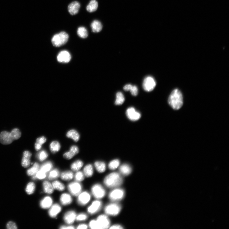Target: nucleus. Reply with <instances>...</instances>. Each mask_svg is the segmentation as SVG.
I'll return each instance as SVG.
<instances>
[{
	"mask_svg": "<svg viewBox=\"0 0 229 229\" xmlns=\"http://www.w3.org/2000/svg\"><path fill=\"white\" fill-rule=\"evenodd\" d=\"M115 104L116 105H122L125 101V98L123 94L120 92H118L116 95Z\"/></svg>",
	"mask_w": 229,
	"mask_h": 229,
	"instance_id": "nucleus-34",
	"label": "nucleus"
},
{
	"mask_svg": "<svg viewBox=\"0 0 229 229\" xmlns=\"http://www.w3.org/2000/svg\"><path fill=\"white\" fill-rule=\"evenodd\" d=\"M10 134L14 141L20 138L21 135L20 130L17 128L13 129L10 132Z\"/></svg>",
	"mask_w": 229,
	"mask_h": 229,
	"instance_id": "nucleus-38",
	"label": "nucleus"
},
{
	"mask_svg": "<svg viewBox=\"0 0 229 229\" xmlns=\"http://www.w3.org/2000/svg\"><path fill=\"white\" fill-rule=\"evenodd\" d=\"M89 227L92 229H99L98 225L96 220H92L89 223Z\"/></svg>",
	"mask_w": 229,
	"mask_h": 229,
	"instance_id": "nucleus-45",
	"label": "nucleus"
},
{
	"mask_svg": "<svg viewBox=\"0 0 229 229\" xmlns=\"http://www.w3.org/2000/svg\"><path fill=\"white\" fill-rule=\"evenodd\" d=\"M46 177V173L39 169L36 174L33 176V179H38L39 180L44 179Z\"/></svg>",
	"mask_w": 229,
	"mask_h": 229,
	"instance_id": "nucleus-39",
	"label": "nucleus"
},
{
	"mask_svg": "<svg viewBox=\"0 0 229 229\" xmlns=\"http://www.w3.org/2000/svg\"><path fill=\"white\" fill-rule=\"evenodd\" d=\"M42 145L37 142L35 143V149L37 151L40 150L42 148Z\"/></svg>",
	"mask_w": 229,
	"mask_h": 229,
	"instance_id": "nucleus-50",
	"label": "nucleus"
},
{
	"mask_svg": "<svg viewBox=\"0 0 229 229\" xmlns=\"http://www.w3.org/2000/svg\"><path fill=\"white\" fill-rule=\"evenodd\" d=\"M83 163L81 160H77L73 163L71 165V168L74 172H78L83 167Z\"/></svg>",
	"mask_w": 229,
	"mask_h": 229,
	"instance_id": "nucleus-28",
	"label": "nucleus"
},
{
	"mask_svg": "<svg viewBox=\"0 0 229 229\" xmlns=\"http://www.w3.org/2000/svg\"><path fill=\"white\" fill-rule=\"evenodd\" d=\"M91 199V196L90 194L87 192L85 191L81 193L78 195V202L80 205L84 206L87 204Z\"/></svg>",
	"mask_w": 229,
	"mask_h": 229,
	"instance_id": "nucleus-10",
	"label": "nucleus"
},
{
	"mask_svg": "<svg viewBox=\"0 0 229 229\" xmlns=\"http://www.w3.org/2000/svg\"><path fill=\"white\" fill-rule=\"evenodd\" d=\"M48 155L47 152L44 150L41 151L38 155L39 160L41 161L45 160L48 157Z\"/></svg>",
	"mask_w": 229,
	"mask_h": 229,
	"instance_id": "nucleus-43",
	"label": "nucleus"
},
{
	"mask_svg": "<svg viewBox=\"0 0 229 229\" xmlns=\"http://www.w3.org/2000/svg\"><path fill=\"white\" fill-rule=\"evenodd\" d=\"M183 102V96L181 91L177 89H174L169 96V105L173 109L178 110L182 106Z\"/></svg>",
	"mask_w": 229,
	"mask_h": 229,
	"instance_id": "nucleus-1",
	"label": "nucleus"
},
{
	"mask_svg": "<svg viewBox=\"0 0 229 229\" xmlns=\"http://www.w3.org/2000/svg\"><path fill=\"white\" fill-rule=\"evenodd\" d=\"M7 227L8 229H16L17 228L15 223L12 222H10L7 224Z\"/></svg>",
	"mask_w": 229,
	"mask_h": 229,
	"instance_id": "nucleus-48",
	"label": "nucleus"
},
{
	"mask_svg": "<svg viewBox=\"0 0 229 229\" xmlns=\"http://www.w3.org/2000/svg\"><path fill=\"white\" fill-rule=\"evenodd\" d=\"M120 207L116 204H112L107 206L105 209V213L108 214L116 215L120 211Z\"/></svg>",
	"mask_w": 229,
	"mask_h": 229,
	"instance_id": "nucleus-9",
	"label": "nucleus"
},
{
	"mask_svg": "<svg viewBox=\"0 0 229 229\" xmlns=\"http://www.w3.org/2000/svg\"><path fill=\"white\" fill-rule=\"evenodd\" d=\"M61 148L60 143L57 141H54L50 145V149L51 151L53 153L58 152Z\"/></svg>",
	"mask_w": 229,
	"mask_h": 229,
	"instance_id": "nucleus-32",
	"label": "nucleus"
},
{
	"mask_svg": "<svg viewBox=\"0 0 229 229\" xmlns=\"http://www.w3.org/2000/svg\"><path fill=\"white\" fill-rule=\"evenodd\" d=\"M60 176L59 171L57 169H54L50 171L48 175V179L52 180L57 179Z\"/></svg>",
	"mask_w": 229,
	"mask_h": 229,
	"instance_id": "nucleus-37",
	"label": "nucleus"
},
{
	"mask_svg": "<svg viewBox=\"0 0 229 229\" xmlns=\"http://www.w3.org/2000/svg\"><path fill=\"white\" fill-rule=\"evenodd\" d=\"M92 191L94 197L98 199L103 198L106 195L105 189L102 186L98 184H96L92 186Z\"/></svg>",
	"mask_w": 229,
	"mask_h": 229,
	"instance_id": "nucleus-6",
	"label": "nucleus"
},
{
	"mask_svg": "<svg viewBox=\"0 0 229 229\" xmlns=\"http://www.w3.org/2000/svg\"><path fill=\"white\" fill-rule=\"evenodd\" d=\"M53 203V200L52 198L49 196H47L41 201L40 206L43 209H48L52 206Z\"/></svg>",
	"mask_w": 229,
	"mask_h": 229,
	"instance_id": "nucleus-19",
	"label": "nucleus"
},
{
	"mask_svg": "<svg viewBox=\"0 0 229 229\" xmlns=\"http://www.w3.org/2000/svg\"><path fill=\"white\" fill-rule=\"evenodd\" d=\"M120 164V161L118 159H115L111 161L109 164L108 166L111 170H114L116 169Z\"/></svg>",
	"mask_w": 229,
	"mask_h": 229,
	"instance_id": "nucleus-41",
	"label": "nucleus"
},
{
	"mask_svg": "<svg viewBox=\"0 0 229 229\" xmlns=\"http://www.w3.org/2000/svg\"><path fill=\"white\" fill-rule=\"evenodd\" d=\"M66 135L67 137L72 138L76 142L79 141L80 137L78 132L75 130H71L69 131Z\"/></svg>",
	"mask_w": 229,
	"mask_h": 229,
	"instance_id": "nucleus-24",
	"label": "nucleus"
},
{
	"mask_svg": "<svg viewBox=\"0 0 229 229\" xmlns=\"http://www.w3.org/2000/svg\"><path fill=\"white\" fill-rule=\"evenodd\" d=\"M88 228V226L86 224H80L79 225L78 227L77 228V229H87Z\"/></svg>",
	"mask_w": 229,
	"mask_h": 229,
	"instance_id": "nucleus-52",
	"label": "nucleus"
},
{
	"mask_svg": "<svg viewBox=\"0 0 229 229\" xmlns=\"http://www.w3.org/2000/svg\"><path fill=\"white\" fill-rule=\"evenodd\" d=\"M104 182L109 187H116L122 184V179L119 173H113L110 174L105 177Z\"/></svg>",
	"mask_w": 229,
	"mask_h": 229,
	"instance_id": "nucleus-2",
	"label": "nucleus"
},
{
	"mask_svg": "<svg viewBox=\"0 0 229 229\" xmlns=\"http://www.w3.org/2000/svg\"><path fill=\"white\" fill-rule=\"evenodd\" d=\"M78 35L81 38H86L88 35V32L87 29L83 27H79L78 29Z\"/></svg>",
	"mask_w": 229,
	"mask_h": 229,
	"instance_id": "nucleus-35",
	"label": "nucleus"
},
{
	"mask_svg": "<svg viewBox=\"0 0 229 229\" xmlns=\"http://www.w3.org/2000/svg\"><path fill=\"white\" fill-rule=\"evenodd\" d=\"M76 218V213L74 211H70L65 213L63 219L66 223L71 224L74 222Z\"/></svg>",
	"mask_w": 229,
	"mask_h": 229,
	"instance_id": "nucleus-13",
	"label": "nucleus"
},
{
	"mask_svg": "<svg viewBox=\"0 0 229 229\" xmlns=\"http://www.w3.org/2000/svg\"><path fill=\"white\" fill-rule=\"evenodd\" d=\"M91 27L92 32L98 33L100 32L103 28L101 23L98 20H94L91 23Z\"/></svg>",
	"mask_w": 229,
	"mask_h": 229,
	"instance_id": "nucleus-21",
	"label": "nucleus"
},
{
	"mask_svg": "<svg viewBox=\"0 0 229 229\" xmlns=\"http://www.w3.org/2000/svg\"><path fill=\"white\" fill-rule=\"evenodd\" d=\"M14 141L10 132L3 131L0 134V142L3 145L10 144Z\"/></svg>",
	"mask_w": 229,
	"mask_h": 229,
	"instance_id": "nucleus-11",
	"label": "nucleus"
},
{
	"mask_svg": "<svg viewBox=\"0 0 229 229\" xmlns=\"http://www.w3.org/2000/svg\"><path fill=\"white\" fill-rule=\"evenodd\" d=\"M40 169V166L37 163H35L33 166L30 169L28 170L27 172L28 175L30 176H33L35 175Z\"/></svg>",
	"mask_w": 229,
	"mask_h": 229,
	"instance_id": "nucleus-29",
	"label": "nucleus"
},
{
	"mask_svg": "<svg viewBox=\"0 0 229 229\" xmlns=\"http://www.w3.org/2000/svg\"><path fill=\"white\" fill-rule=\"evenodd\" d=\"M35 189V184L33 182H30L28 184L25 191L28 194L31 195L34 193Z\"/></svg>",
	"mask_w": 229,
	"mask_h": 229,
	"instance_id": "nucleus-40",
	"label": "nucleus"
},
{
	"mask_svg": "<svg viewBox=\"0 0 229 229\" xmlns=\"http://www.w3.org/2000/svg\"><path fill=\"white\" fill-rule=\"evenodd\" d=\"M61 208L60 206L57 204H55L49 210V215L51 218H55L61 212Z\"/></svg>",
	"mask_w": 229,
	"mask_h": 229,
	"instance_id": "nucleus-18",
	"label": "nucleus"
},
{
	"mask_svg": "<svg viewBox=\"0 0 229 229\" xmlns=\"http://www.w3.org/2000/svg\"><path fill=\"white\" fill-rule=\"evenodd\" d=\"M43 187L44 192L46 193L51 194L54 191V188L52 184L48 181H45L43 182Z\"/></svg>",
	"mask_w": 229,
	"mask_h": 229,
	"instance_id": "nucleus-23",
	"label": "nucleus"
},
{
	"mask_svg": "<svg viewBox=\"0 0 229 229\" xmlns=\"http://www.w3.org/2000/svg\"><path fill=\"white\" fill-rule=\"evenodd\" d=\"M101 203L98 200L94 201L87 209L88 212L91 214H94L97 212L101 209Z\"/></svg>",
	"mask_w": 229,
	"mask_h": 229,
	"instance_id": "nucleus-17",
	"label": "nucleus"
},
{
	"mask_svg": "<svg viewBox=\"0 0 229 229\" xmlns=\"http://www.w3.org/2000/svg\"><path fill=\"white\" fill-rule=\"evenodd\" d=\"M53 167L52 162L48 161L44 164L40 168V170L47 173L50 171Z\"/></svg>",
	"mask_w": 229,
	"mask_h": 229,
	"instance_id": "nucleus-33",
	"label": "nucleus"
},
{
	"mask_svg": "<svg viewBox=\"0 0 229 229\" xmlns=\"http://www.w3.org/2000/svg\"><path fill=\"white\" fill-rule=\"evenodd\" d=\"M69 38L68 34L65 32H61L55 35L52 38V42L53 45L60 47L65 44Z\"/></svg>",
	"mask_w": 229,
	"mask_h": 229,
	"instance_id": "nucleus-3",
	"label": "nucleus"
},
{
	"mask_svg": "<svg viewBox=\"0 0 229 229\" xmlns=\"http://www.w3.org/2000/svg\"><path fill=\"white\" fill-rule=\"evenodd\" d=\"M123 228L119 225H114L111 227L110 229H123Z\"/></svg>",
	"mask_w": 229,
	"mask_h": 229,
	"instance_id": "nucleus-53",
	"label": "nucleus"
},
{
	"mask_svg": "<svg viewBox=\"0 0 229 229\" xmlns=\"http://www.w3.org/2000/svg\"><path fill=\"white\" fill-rule=\"evenodd\" d=\"M80 3L76 1L72 2L68 7V10L70 14L72 16L77 14L80 8Z\"/></svg>",
	"mask_w": 229,
	"mask_h": 229,
	"instance_id": "nucleus-16",
	"label": "nucleus"
},
{
	"mask_svg": "<svg viewBox=\"0 0 229 229\" xmlns=\"http://www.w3.org/2000/svg\"><path fill=\"white\" fill-rule=\"evenodd\" d=\"M156 84L154 79L151 76H148L144 80L143 87L145 91L150 92L154 90Z\"/></svg>",
	"mask_w": 229,
	"mask_h": 229,
	"instance_id": "nucleus-4",
	"label": "nucleus"
},
{
	"mask_svg": "<svg viewBox=\"0 0 229 229\" xmlns=\"http://www.w3.org/2000/svg\"><path fill=\"white\" fill-rule=\"evenodd\" d=\"M97 221L99 229L108 228L110 225V221L106 215H101L98 216Z\"/></svg>",
	"mask_w": 229,
	"mask_h": 229,
	"instance_id": "nucleus-7",
	"label": "nucleus"
},
{
	"mask_svg": "<svg viewBox=\"0 0 229 229\" xmlns=\"http://www.w3.org/2000/svg\"><path fill=\"white\" fill-rule=\"evenodd\" d=\"M88 216L86 214L82 213L76 216V219L78 221H82L86 220Z\"/></svg>",
	"mask_w": 229,
	"mask_h": 229,
	"instance_id": "nucleus-44",
	"label": "nucleus"
},
{
	"mask_svg": "<svg viewBox=\"0 0 229 229\" xmlns=\"http://www.w3.org/2000/svg\"><path fill=\"white\" fill-rule=\"evenodd\" d=\"M124 195L123 191L121 189H116L112 191L109 194L110 198L112 200H118L123 198Z\"/></svg>",
	"mask_w": 229,
	"mask_h": 229,
	"instance_id": "nucleus-14",
	"label": "nucleus"
},
{
	"mask_svg": "<svg viewBox=\"0 0 229 229\" xmlns=\"http://www.w3.org/2000/svg\"><path fill=\"white\" fill-rule=\"evenodd\" d=\"M82 186L78 182L70 183L68 185V189L70 193L73 196H77L81 193Z\"/></svg>",
	"mask_w": 229,
	"mask_h": 229,
	"instance_id": "nucleus-5",
	"label": "nucleus"
},
{
	"mask_svg": "<svg viewBox=\"0 0 229 229\" xmlns=\"http://www.w3.org/2000/svg\"><path fill=\"white\" fill-rule=\"evenodd\" d=\"M46 141L47 139L46 137H44L43 136L38 138L36 139V142L39 143L42 145L46 142Z\"/></svg>",
	"mask_w": 229,
	"mask_h": 229,
	"instance_id": "nucleus-49",
	"label": "nucleus"
},
{
	"mask_svg": "<svg viewBox=\"0 0 229 229\" xmlns=\"http://www.w3.org/2000/svg\"><path fill=\"white\" fill-rule=\"evenodd\" d=\"M83 173L87 177H91L93 174V168L92 165L88 164L86 165L83 169Z\"/></svg>",
	"mask_w": 229,
	"mask_h": 229,
	"instance_id": "nucleus-27",
	"label": "nucleus"
},
{
	"mask_svg": "<svg viewBox=\"0 0 229 229\" xmlns=\"http://www.w3.org/2000/svg\"><path fill=\"white\" fill-rule=\"evenodd\" d=\"M60 228L61 229H74V227L72 226H62L60 227Z\"/></svg>",
	"mask_w": 229,
	"mask_h": 229,
	"instance_id": "nucleus-51",
	"label": "nucleus"
},
{
	"mask_svg": "<svg viewBox=\"0 0 229 229\" xmlns=\"http://www.w3.org/2000/svg\"><path fill=\"white\" fill-rule=\"evenodd\" d=\"M32 156L31 152L29 151H25L23 153V157L22 160V166L25 168L29 167L30 164V158Z\"/></svg>",
	"mask_w": 229,
	"mask_h": 229,
	"instance_id": "nucleus-15",
	"label": "nucleus"
},
{
	"mask_svg": "<svg viewBox=\"0 0 229 229\" xmlns=\"http://www.w3.org/2000/svg\"><path fill=\"white\" fill-rule=\"evenodd\" d=\"M95 166L97 171L99 173H103L106 171V165L104 162L96 161L95 163Z\"/></svg>",
	"mask_w": 229,
	"mask_h": 229,
	"instance_id": "nucleus-30",
	"label": "nucleus"
},
{
	"mask_svg": "<svg viewBox=\"0 0 229 229\" xmlns=\"http://www.w3.org/2000/svg\"><path fill=\"white\" fill-rule=\"evenodd\" d=\"M60 201L61 204L63 206L69 205L72 202V199L71 195L67 193H64L61 196Z\"/></svg>",
	"mask_w": 229,
	"mask_h": 229,
	"instance_id": "nucleus-20",
	"label": "nucleus"
},
{
	"mask_svg": "<svg viewBox=\"0 0 229 229\" xmlns=\"http://www.w3.org/2000/svg\"><path fill=\"white\" fill-rule=\"evenodd\" d=\"M71 59V56L67 51H62L58 55L57 57V61L60 62L67 63Z\"/></svg>",
	"mask_w": 229,
	"mask_h": 229,
	"instance_id": "nucleus-12",
	"label": "nucleus"
},
{
	"mask_svg": "<svg viewBox=\"0 0 229 229\" xmlns=\"http://www.w3.org/2000/svg\"><path fill=\"white\" fill-rule=\"evenodd\" d=\"M75 155H77L79 152V149L78 147L76 146H72L70 149V150Z\"/></svg>",
	"mask_w": 229,
	"mask_h": 229,
	"instance_id": "nucleus-47",
	"label": "nucleus"
},
{
	"mask_svg": "<svg viewBox=\"0 0 229 229\" xmlns=\"http://www.w3.org/2000/svg\"><path fill=\"white\" fill-rule=\"evenodd\" d=\"M126 115L130 120L132 121H136L141 118V113L137 111L135 109L132 107H130L127 109L126 111Z\"/></svg>",
	"mask_w": 229,
	"mask_h": 229,
	"instance_id": "nucleus-8",
	"label": "nucleus"
},
{
	"mask_svg": "<svg viewBox=\"0 0 229 229\" xmlns=\"http://www.w3.org/2000/svg\"><path fill=\"white\" fill-rule=\"evenodd\" d=\"M61 179L65 181L72 180L74 177L73 173L71 171H66L62 172L61 174Z\"/></svg>",
	"mask_w": 229,
	"mask_h": 229,
	"instance_id": "nucleus-26",
	"label": "nucleus"
},
{
	"mask_svg": "<svg viewBox=\"0 0 229 229\" xmlns=\"http://www.w3.org/2000/svg\"><path fill=\"white\" fill-rule=\"evenodd\" d=\"M120 172L123 175H128L132 172V169L129 165L124 164H123L119 168Z\"/></svg>",
	"mask_w": 229,
	"mask_h": 229,
	"instance_id": "nucleus-31",
	"label": "nucleus"
},
{
	"mask_svg": "<svg viewBox=\"0 0 229 229\" xmlns=\"http://www.w3.org/2000/svg\"><path fill=\"white\" fill-rule=\"evenodd\" d=\"M84 176L83 172L81 171H78L75 175L74 179L77 182H81L84 179Z\"/></svg>",
	"mask_w": 229,
	"mask_h": 229,
	"instance_id": "nucleus-42",
	"label": "nucleus"
},
{
	"mask_svg": "<svg viewBox=\"0 0 229 229\" xmlns=\"http://www.w3.org/2000/svg\"><path fill=\"white\" fill-rule=\"evenodd\" d=\"M75 155L70 151L65 153L64 154L63 157L67 159H72Z\"/></svg>",
	"mask_w": 229,
	"mask_h": 229,
	"instance_id": "nucleus-46",
	"label": "nucleus"
},
{
	"mask_svg": "<svg viewBox=\"0 0 229 229\" xmlns=\"http://www.w3.org/2000/svg\"><path fill=\"white\" fill-rule=\"evenodd\" d=\"M123 90L125 91H130L131 94L134 96H137L138 93V89L135 85L131 84H127L123 87Z\"/></svg>",
	"mask_w": 229,
	"mask_h": 229,
	"instance_id": "nucleus-22",
	"label": "nucleus"
},
{
	"mask_svg": "<svg viewBox=\"0 0 229 229\" xmlns=\"http://www.w3.org/2000/svg\"><path fill=\"white\" fill-rule=\"evenodd\" d=\"M52 186L54 189L62 191L65 189V186L62 183L58 181H56L53 182Z\"/></svg>",
	"mask_w": 229,
	"mask_h": 229,
	"instance_id": "nucleus-36",
	"label": "nucleus"
},
{
	"mask_svg": "<svg viewBox=\"0 0 229 229\" xmlns=\"http://www.w3.org/2000/svg\"><path fill=\"white\" fill-rule=\"evenodd\" d=\"M98 7V3L96 0H91L86 7L87 10L89 12H92L96 11Z\"/></svg>",
	"mask_w": 229,
	"mask_h": 229,
	"instance_id": "nucleus-25",
	"label": "nucleus"
}]
</instances>
